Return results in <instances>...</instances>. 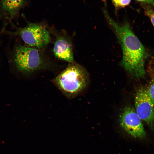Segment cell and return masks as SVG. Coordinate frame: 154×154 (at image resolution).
Segmentation results:
<instances>
[{"mask_svg": "<svg viewBox=\"0 0 154 154\" xmlns=\"http://www.w3.org/2000/svg\"><path fill=\"white\" fill-rule=\"evenodd\" d=\"M108 24L115 34L122 49L121 65L131 76L137 78L145 75V49L127 22L120 24L105 14Z\"/></svg>", "mask_w": 154, "mask_h": 154, "instance_id": "cell-1", "label": "cell"}, {"mask_svg": "<svg viewBox=\"0 0 154 154\" xmlns=\"http://www.w3.org/2000/svg\"><path fill=\"white\" fill-rule=\"evenodd\" d=\"M62 94L69 99L76 96L87 86L88 76L86 70L76 63H69L67 67L51 80Z\"/></svg>", "mask_w": 154, "mask_h": 154, "instance_id": "cell-2", "label": "cell"}, {"mask_svg": "<svg viewBox=\"0 0 154 154\" xmlns=\"http://www.w3.org/2000/svg\"><path fill=\"white\" fill-rule=\"evenodd\" d=\"M13 56L16 68L19 71L25 74L51 68L50 63L40 52L35 47L17 46L15 48Z\"/></svg>", "mask_w": 154, "mask_h": 154, "instance_id": "cell-3", "label": "cell"}, {"mask_svg": "<svg viewBox=\"0 0 154 154\" xmlns=\"http://www.w3.org/2000/svg\"><path fill=\"white\" fill-rule=\"evenodd\" d=\"M12 34L20 37L28 46L38 48L45 47L50 40L48 31L42 25L37 23H29Z\"/></svg>", "mask_w": 154, "mask_h": 154, "instance_id": "cell-4", "label": "cell"}, {"mask_svg": "<svg viewBox=\"0 0 154 154\" xmlns=\"http://www.w3.org/2000/svg\"><path fill=\"white\" fill-rule=\"evenodd\" d=\"M136 112L140 119L151 128H154V101L147 88L141 87L137 90L135 96Z\"/></svg>", "mask_w": 154, "mask_h": 154, "instance_id": "cell-5", "label": "cell"}, {"mask_svg": "<svg viewBox=\"0 0 154 154\" xmlns=\"http://www.w3.org/2000/svg\"><path fill=\"white\" fill-rule=\"evenodd\" d=\"M119 122L121 127L133 137L141 139L145 137L141 119L133 107L128 106L124 109L120 115Z\"/></svg>", "mask_w": 154, "mask_h": 154, "instance_id": "cell-6", "label": "cell"}, {"mask_svg": "<svg viewBox=\"0 0 154 154\" xmlns=\"http://www.w3.org/2000/svg\"><path fill=\"white\" fill-rule=\"evenodd\" d=\"M53 52L55 56L59 59L69 63L75 62L71 42L66 36L57 35Z\"/></svg>", "mask_w": 154, "mask_h": 154, "instance_id": "cell-7", "label": "cell"}, {"mask_svg": "<svg viewBox=\"0 0 154 154\" xmlns=\"http://www.w3.org/2000/svg\"><path fill=\"white\" fill-rule=\"evenodd\" d=\"M25 3V0H1V9L11 19L18 14Z\"/></svg>", "mask_w": 154, "mask_h": 154, "instance_id": "cell-8", "label": "cell"}, {"mask_svg": "<svg viewBox=\"0 0 154 154\" xmlns=\"http://www.w3.org/2000/svg\"><path fill=\"white\" fill-rule=\"evenodd\" d=\"M131 0H112L113 3L117 7H123L128 5Z\"/></svg>", "mask_w": 154, "mask_h": 154, "instance_id": "cell-9", "label": "cell"}, {"mask_svg": "<svg viewBox=\"0 0 154 154\" xmlns=\"http://www.w3.org/2000/svg\"><path fill=\"white\" fill-rule=\"evenodd\" d=\"M145 13L150 18L154 26V11L150 7H147L145 9Z\"/></svg>", "mask_w": 154, "mask_h": 154, "instance_id": "cell-10", "label": "cell"}, {"mask_svg": "<svg viewBox=\"0 0 154 154\" xmlns=\"http://www.w3.org/2000/svg\"><path fill=\"white\" fill-rule=\"evenodd\" d=\"M147 89L149 95L154 101V79L152 80Z\"/></svg>", "mask_w": 154, "mask_h": 154, "instance_id": "cell-11", "label": "cell"}, {"mask_svg": "<svg viewBox=\"0 0 154 154\" xmlns=\"http://www.w3.org/2000/svg\"><path fill=\"white\" fill-rule=\"evenodd\" d=\"M139 1L143 2H146L148 3H151L152 0H136Z\"/></svg>", "mask_w": 154, "mask_h": 154, "instance_id": "cell-12", "label": "cell"}]
</instances>
